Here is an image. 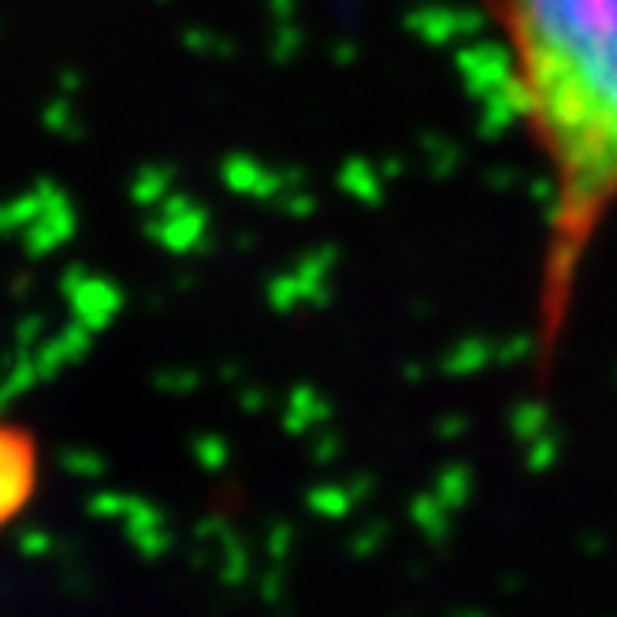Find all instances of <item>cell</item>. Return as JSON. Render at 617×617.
Wrapping results in <instances>:
<instances>
[{
    "instance_id": "6da1fadb",
    "label": "cell",
    "mask_w": 617,
    "mask_h": 617,
    "mask_svg": "<svg viewBox=\"0 0 617 617\" xmlns=\"http://www.w3.org/2000/svg\"><path fill=\"white\" fill-rule=\"evenodd\" d=\"M484 8L551 186L536 287V372L547 383L580 272L617 209V0H484Z\"/></svg>"
},
{
    "instance_id": "7a4b0ae2",
    "label": "cell",
    "mask_w": 617,
    "mask_h": 617,
    "mask_svg": "<svg viewBox=\"0 0 617 617\" xmlns=\"http://www.w3.org/2000/svg\"><path fill=\"white\" fill-rule=\"evenodd\" d=\"M41 480V454L27 428L0 421V528L27 510Z\"/></svg>"
}]
</instances>
